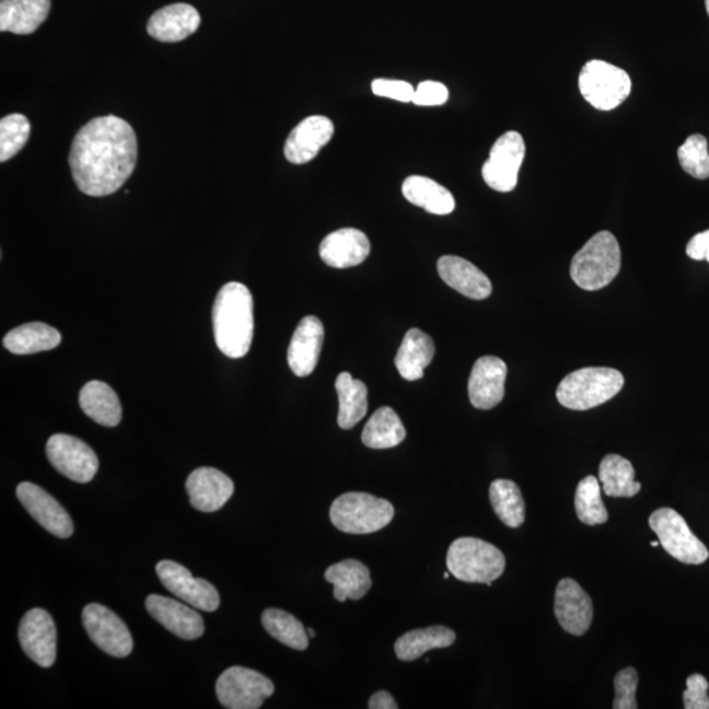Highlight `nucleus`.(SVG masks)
Masks as SVG:
<instances>
[{
	"label": "nucleus",
	"instance_id": "nucleus-1",
	"mask_svg": "<svg viewBox=\"0 0 709 709\" xmlns=\"http://www.w3.org/2000/svg\"><path fill=\"white\" fill-rule=\"evenodd\" d=\"M137 136L123 118L96 117L78 131L69 163L79 190L94 197L117 193L133 174Z\"/></svg>",
	"mask_w": 709,
	"mask_h": 709
},
{
	"label": "nucleus",
	"instance_id": "nucleus-2",
	"mask_svg": "<svg viewBox=\"0 0 709 709\" xmlns=\"http://www.w3.org/2000/svg\"><path fill=\"white\" fill-rule=\"evenodd\" d=\"M212 318L220 351L232 359L245 357L254 337V300L249 289L236 281L223 286L214 300Z\"/></svg>",
	"mask_w": 709,
	"mask_h": 709
},
{
	"label": "nucleus",
	"instance_id": "nucleus-3",
	"mask_svg": "<svg viewBox=\"0 0 709 709\" xmlns=\"http://www.w3.org/2000/svg\"><path fill=\"white\" fill-rule=\"evenodd\" d=\"M621 372L607 367L582 368L565 376L557 387L558 403L570 410H590L606 404L623 390Z\"/></svg>",
	"mask_w": 709,
	"mask_h": 709
},
{
	"label": "nucleus",
	"instance_id": "nucleus-4",
	"mask_svg": "<svg viewBox=\"0 0 709 709\" xmlns=\"http://www.w3.org/2000/svg\"><path fill=\"white\" fill-rule=\"evenodd\" d=\"M621 267L619 242L609 232H600L574 255L570 276L584 291H600L611 284Z\"/></svg>",
	"mask_w": 709,
	"mask_h": 709
},
{
	"label": "nucleus",
	"instance_id": "nucleus-5",
	"mask_svg": "<svg viewBox=\"0 0 709 709\" xmlns=\"http://www.w3.org/2000/svg\"><path fill=\"white\" fill-rule=\"evenodd\" d=\"M446 568L458 581L491 586L503 574L505 558L495 545L476 537H460L446 551Z\"/></svg>",
	"mask_w": 709,
	"mask_h": 709
},
{
	"label": "nucleus",
	"instance_id": "nucleus-6",
	"mask_svg": "<svg viewBox=\"0 0 709 709\" xmlns=\"http://www.w3.org/2000/svg\"><path fill=\"white\" fill-rule=\"evenodd\" d=\"M393 518V504L368 492H346L335 499L330 508L335 527L351 535L373 534L385 528Z\"/></svg>",
	"mask_w": 709,
	"mask_h": 709
},
{
	"label": "nucleus",
	"instance_id": "nucleus-7",
	"mask_svg": "<svg viewBox=\"0 0 709 709\" xmlns=\"http://www.w3.org/2000/svg\"><path fill=\"white\" fill-rule=\"evenodd\" d=\"M578 85L584 101L600 111L619 107L632 90V81L626 71L600 59L583 66Z\"/></svg>",
	"mask_w": 709,
	"mask_h": 709
},
{
	"label": "nucleus",
	"instance_id": "nucleus-8",
	"mask_svg": "<svg viewBox=\"0 0 709 709\" xmlns=\"http://www.w3.org/2000/svg\"><path fill=\"white\" fill-rule=\"evenodd\" d=\"M650 528L659 536L661 547L683 563L700 565L708 560L705 544L689 530L685 519L673 509H660L649 516Z\"/></svg>",
	"mask_w": 709,
	"mask_h": 709
},
{
	"label": "nucleus",
	"instance_id": "nucleus-9",
	"mask_svg": "<svg viewBox=\"0 0 709 709\" xmlns=\"http://www.w3.org/2000/svg\"><path fill=\"white\" fill-rule=\"evenodd\" d=\"M274 691L267 676L242 666L229 667L216 683L217 698L229 709H258Z\"/></svg>",
	"mask_w": 709,
	"mask_h": 709
},
{
	"label": "nucleus",
	"instance_id": "nucleus-10",
	"mask_svg": "<svg viewBox=\"0 0 709 709\" xmlns=\"http://www.w3.org/2000/svg\"><path fill=\"white\" fill-rule=\"evenodd\" d=\"M46 456L55 469L71 481L88 484L98 469L94 450L83 440L66 433H56L46 443Z\"/></svg>",
	"mask_w": 709,
	"mask_h": 709
},
{
	"label": "nucleus",
	"instance_id": "nucleus-11",
	"mask_svg": "<svg viewBox=\"0 0 709 709\" xmlns=\"http://www.w3.org/2000/svg\"><path fill=\"white\" fill-rule=\"evenodd\" d=\"M525 156L523 137L515 130L505 131L490 150L489 160L484 163L483 177L491 189L511 193L518 184L519 170Z\"/></svg>",
	"mask_w": 709,
	"mask_h": 709
},
{
	"label": "nucleus",
	"instance_id": "nucleus-12",
	"mask_svg": "<svg viewBox=\"0 0 709 709\" xmlns=\"http://www.w3.org/2000/svg\"><path fill=\"white\" fill-rule=\"evenodd\" d=\"M82 621L92 642L103 652L116 659H124L133 650V639L127 624L114 611L102 604L91 603L83 609Z\"/></svg>",
	"mask_w": 709,
	"mask_h": 709
},
{
	"label": "nucleus",
	"instance_id": "nucleus-13",
	"mask_svg": "<svg viewBox=\"0 0 709 709\" xmlns=\"http://www.w3.org/2000/svg\"><path fill=\"white\" fill-rule=\"evenodd\" d=\"M156 574L171 594L196 609L213 613L220 607V594L212 583L195 578L183 565L171 560L156 563Z\"/></svg>",
	"mask_w": 709,
	"mask_h": 709
},
{
	"label": "nucleus",
	"instance_id": "nucleus-14",
	"mask_svg": "<svg viewBox=\"0 0 709 709\" xmlns=\"http://www.w3.org/2000/svg\"><path fill=\"white\" fill-rule=\"evenodd\" d=\"M19 641L24 653L38 666L48 669L57 659V628L50 614L33 608L19 626Z\"/></svg>",
	"mask_w": 709,
	"mask_h": 709
},
{
	"label": "nucleus",
	"instance_id": "nucleus-15",
	"mask_svg": "<svg viewBox=\"0 0 709 709\" xmlns=\"http://www.w3.org/2000/svg\"><path fill=\"white\" fill-rule=\"evenodd\" d=\"M16 496L31 516L51 535L68 538L74 532V523H72L69 512L56 498H53L39 486L22 483L18 486Z\"/></svg>",
	"mask_w": 709,
	"mask_h": 709
},
{
	"label": "nucleus",
	"instance_id": "nucleus-16",
	"mask_svg": "<svg viewBox=\"0 0 709 709\" xmlns=\"http://www.w3.org/2000/svg\"><path fill=\"white\" fill-rule=\"evenodd\" d=\"M555 614L563 630L582 636L593 623V601L574 580L563 578L556 589Z\"/></svg>",
	"mask_w": 709,
	"mask_h": 709
},
{
	"label": "nucleus",
	"instance_id": "nucleus-17",
	"mask_svg": "<svg viewBox=\"0 0 709 709\" xmlns=\"http://www.w3.org/2000/svg\"><path fill=\"white\" fill-rule=\"evenodd\" d=\"M508 365L497 357L479 358L470 372L468 393L470 404L479 410H490L504 397Z\"/></svg>",
	"mask_w": 709,
	"mask_h": 709
},
{
	"label": "nucleus",
	"instance_id": "nucleus-18",
	"mask_svg": "<svg viewBox=\"0 0 709 709\" xmlns=\"http://www.w3.org/2000/svg\"><path fill=\"white\" fill-rule=\"evenodd\" d=\"M148 613L183 640H196L204 635V620L197 611L171 597L151 594L144 602Z\"/></svg>",
	"mask_w": 709,
	"mask_h": 709
},
{
	"label": "nucleus",
	"instance_id": "nucleus-19",
	"mask_svg": "<svg viewBox=\"0 0 709 709\" xmlns=\"http://www.w3.org/2000/svg\"><path fill=\"white\" fill-rule=\"evenodd\" d=\"M186 489L194 509L201 512H216L232 498L234 483L225 473L204 466L190 473Z\"/></svg>",
	"mask_w": 709,
	"mask_h": 709
},
{
	"label": "nucleus",
	"instance_id": "nucleus-20",
	"mask_svg": "<svg viewBox=\"0 0 709 709\" xmlns=\"http://www.w3.org/2000/svg\"><path fill=\"white\" fill-rule=\"evenodd\" d=\"M334 124L325 116H311L302 120L288 136L284 155L288 162L305 164L314 160L322 148L330 142Z\"/></svg>",
	"mask_w": 709,
	"mask_h": 709
},
{
	"label": "nucleus",
	"instance_id": "nucleus-21",
	"mask_svg": "<svg viewBox=\"0 0 709 709\" xmlns=\"http://www.w3.org/2000/svg\"><path fill=\"white\" fill-rule=\"evenodd\" d=\"M324 325L314 315L301 319L288 348V364L295 376L306 377L315 370L324 344Z\"/></svg>",
	"mask_w": 709,
	"mask_h": 709
},
{
	"label": "nucleus",
	"instance_id": "nucleus-22",
	"mask_svg": "<svg viewBox=\"0 0 709 709\" xmlns=\"http://www.w3.org/2000/svg\"><path fill=\"white\" fill-rule=\"evenodd\" d=\"M200 13L187 3L163 7L149 19L148 33L162 43H179L199 28Z\"/></svg>",
	"mask_w": 709,
	"mask_h": 709
},
{
	"label": "nucleus",
	"instance_id": "nucleus-23",
	"mask_svg": "<svg viewBox=\"0 0 709 709\" xmlns=\"http://www.w3.org/2000/svg\"><path fill=\"white\" fill-rule=\"evenodd\" d=\"M371 253V243L358 229L345 228L328 234L319 246V255L327 266L350 268L361 265Z\"/></svg>",
	"mask_w": 709,
	"mask_h": 709
},
{
	"label": "nucleus",
	"instance_id": "nucleus-24",
	"mask_svg": "<svg viewBox=\"0 0 709 709\" xmlns=\"http://www.w3.org/2000/svg\"><path fill=\"white\" fill-rule=\"evenodd\" d=\"M438 272L446 286L472 300H485L491 294V282L483 271L460 256L445 255L438 260Z\"/></svg>",
	"mask_w": 709,
	"mask_h": 709
},
{
	"label": "nucleus",
	"instance_id": "nucleus-25",
	"mask_svg": "<svg viewBox=\"0 0 709 709\" xmlns=\"http://www.w3.org/2000/svg\"><path fill=\"white\" fill-rule=\"evenodd\" d=\"M50 11V0H2L0 31L31 35L42 25Z\"/></svg>",
	"mask_w": 709,
	"mask_h": 709
},
{
	"label": "nucleus",
	"instance_id": "nucleus-26",
	"mask_svg": "<svg viewBox=\"0 0 709 709\" xmlns=\"http://www.w3.org/2000/svg\"><path fill=\"white\" fill-rule=\"evenodd\" d=\"M435 357V345L430 335L419 328L407 332L398 348L396 359L397 370L405 380L416 381L423 377L427 367Z\"/></svg>",
	"mask_w": 709,
	"mask_h": 709
},
{
	"label": "nucleus",
	"instance_id": "nucleus-27",
	"mask_svg": "<svg viewBox=\"0 0 709 709\" xmlns=\"http://www.w3.org/2000/svg\"><path fill=\"white\" fill-rule=\"evenodd\" d=\"M325 578L328 583L334 584V597L338 602L359 601L372 588L370 569L363 562L351 558L328 567Z\"/></svg>",
	"mask_w": 709,
	"mask_h": 709
},
{
	"label": "nucleus",
	"instance_id": "nucleus-28",
	"mask_svg": "<svg viewBox=\"0 0 709 709\" xmlns=\"http://www.w3.org/2000/svg\"><path fill=\"white\" fill-rule=\"evenodd\" d=\"M79 404L85 416L105 427H116L121 422L123 409L120 399L108 384L103 381H90L79 394Z\"/></svg>",
	"mask_w": 709,
	"mask_h": 709
},
{
	"label": "nucleus",
	"instance_id": "nucleus-29",
	"mask_svg": "<svg viewBox=\"0 0 709 709\" xmlns=\"http://www.w3.org/2000/svg\"><path fill=\"white\" fill-rule=\"evenodd\" d=\"M403 194L407 201L431 214H450L456 207L455 197L450 190L426 176L407 177L403 184Z\"/></svg>",
	"mask_w": 709,
	"mask_h": 709
},
{
	"label": "nucleus",
	"instance_id": "nucleus-30",
	"mask_svg": "<svg viewBox=\"0 0 709 709\" xmlns=\"http://www.w3.org/2000/svg\"><path fill=\"white\" fill-rule=\"evenodd\" d=\"M61 334L43 322H30L5 334L3 346L15 354L50 351L61 345Z\"/></svg>",
	"mask_w": 709,
	"mask_h": 709
},
{
	"label": "nucleus",
	"instance_id": "nucleus-31",
	"mask_svg": "<svg viewBox=\"0 0 709 709\" xmlns=\"http://www.w3.org/2000/svg\"><path fill=\"white\" fill-rule=\"evenodd\" d=\"M456 641L452 629L443 626H432L425 629H414L399 637L394 643V650L399 661L411 662L420 659L432 649L449 648Z\"/></svg>",
	"mask_w": 709,
	"mask_h": 709
},
{
	"label": "nucleus",
	"instance_id": "nucleus-32",
	"mask_svg": "<svg viewBox=\"0 0 709 709\" xmlns=\"http://www.w3.org/2000/svg\"><path fill=\"white\" fill-rule=\"evenodd\" d=\"M335 390L339 399L338 425L344 430L353 429L368 410L367 386L350 373L341 372L335 381Z\"/></svg>",
	"mask_w": 709,
	"mask_h": 709
},
{
	"label": "nucleus",
	"instance_id": "nucleus-33",
	"mask_svg": "<svg viewBox=\"0 0 709 709\" xmlns=\"http://www.w3.org/2000/svg\"><path fill=\"white\" fill-rule=\"evenodd\" d=\"M405 438V426L390 406L380 407L374 411L361 433L364 445L372 450L393 449L403 443Z\"/></svg>",
	"mask_w": 709,
	"mask_h": 709
},
{
	"label": "nucleus",
	"instance_id": "nucleus-34",
	"mask_svg": "<svg viewBox=\"0 0 709 709\" xmlns=\"http://www.w3.org/2000/svg\"><path fill=\"white\" fill-rule=\"evenodd\" d=\"M600 479L608 497L630 498L641 490V484L635 479L634 465L619 455H607L602 460Z\"/></svg>",
	"mask_w": 709,
	"mask_h": 709
},
{
	"label": "nucleus",
	"instance_id": "nucleus-35",
	"mask_svg": "<svg viewBox=\"0 0 709 709\" xmlns=\"http://www.w3.org/2000/svg\"><path fill=\"white\" fill-rule=\"evenodd\" d=\"M490 502L497 516L510 528H518L525 521V504L521 489L510 479H496L489 489Z\"/></svg>",
	"mask_w": 709,
	"mask_h": 709
},
{
	"label": "nucleus",
	"instance_id": "nucleus-36",
	"mask_svg": "<svg viewBox=\"0 0 709 709\" xmlns=\"http://www.w3.org/2000/svg\"><path fill=\"white\" fill-rule=\"evenodd\" d=\"M263 627L284 646L294 650H305L309 647V636L302 623L286 611L268 608L261 614Z\"/></svg>",
	"mask_w": 709,
	"mask_h": 709
},
{
	"label": "nucleus",
	"instance_id": "nucleus-37",
	"mask_svg": "<svg viewBox=\"0 0 709 709\" xmlns=\"http://www.w3.org/2000/svg\"><path fill=\"white\" fill-rule=\"evenodd\" d=\"M574 503L577 516L582 523L597 525L608 521V511L602 501L601 485L596 477H584L578 484Z\"/></svg>",
	"mask_w": 709,
	"mask_h": 709
},
{
	"label": "nucleus",
	"instance_id": "nucleus-38",
	"mask_svg": "<svg viewBox=\"0 0 709 709\" xmlns=\"http://www.w3.org/2000/svg\"><path fill=\"white\" fill-rule=\"evenodd\" d=\"M31 124L22 114H12L0 121V162L15 156L28 142Z\"/></svg>",
	"mask_w": 709,
	"mask_h": 709
},
{
	"label": "nucleus",
	"instance_id": "nucleus-39",
	"mask_svg": "<svg viewBox=\"0 0 709 709\" xmlns=\"http://www.w3.org/2000/svg\"><path fill=\"white\" fill-rule=\"evenodd\" d=\"M678 160L683 170L695 179L709 177L708 141L705 136L693 135L678 149Z\"/></svg>",
	"mask_w": 709,
	"mask_h": 709
},
{
	"label": "nucleus",
	"instance_id": "nucleus-40",
	"mask_svg": "<svg viewBox=\"0 0 709 709\" xmlns=\"http://www.w3.org/2000/svg\"><path fill=\"white\" fill-rule=\"evenodd\" d=\"M639 685V674L634 667L620 670L615 676V709H637L636 689Z\"/></svg>",
	"mask_w": 709,
	"mask_h": 709
},
{
	"label": "nucleus",
	"instance_id": "nucleus-41",
	"mask_svg": "<svg viewBox=\"0 0 709 709\" xmlns=\"http://www.w3.org/2000/svg\"><path fill=\"white\" fill-rule=\"evenodd\" d=\"M687 688L683 693L686 709H709V683L701 674H693L687 678Z\"/></svg>",
	"mask_w": 709,
	"mask_h": 709
},
{
	"label": "nucleus",
	"instance_id": "nucleus-42",
	"mask_svg": "<svg viewBox=\"0 0 709 709\" xmlns=\"http://www.w3.org/2000/svg\"><path fill=\"white\" fill-rule=\"evenodd\" d=\"M372 92L376 96L390 97L400 103L412 102L416 89L410 83L404 81H390V79H374L372 82Z\"/></svg>",
	"mask_w": 709,
	"mask_h": 709
},
{
	"label": "nucleus",
	"instance_id": "nucleus-43",
	"mask_svg": "<svg viewBox=\"0 0 709 709\" xmlns=\"http://www.w3.org/2000/svg\"><path fill=\"white\" fill-rule=\"evenodd\" d=\"M450 92L443 83L426 81L419 83L414 92L412 103L420 107H433L449 101Z\"/></svg>",
	"mask_w": 709,
	"mask_h": 709
},
{
	"label": "nucleus",
	"instance_id": "nucleus-44",
	"mask_svg": "<svg viewBox=\"0 0 709 709\" xmlns=\"http://www.w3.org/2000/svg\"><path fill=\"white\" fill-rule=\"evenodd\" d=\"M686 253L694 260L709 261V230L694 235L687 243Z\"/></svg>",
	"mask_w": 709,
	"mask_h": 709
},
{
	"label": "nucleus",
	"instance_id": "nucleus-45",
	"mask_svg": "<svg viewBox=\"0 0 709 709\" xmlns=\"http://www.w3.org/2000/svg\"><path fill=\"white\" fill-rule=\"evenodd\" d=\"M368 708L370 709H397L398 705L396 700L393 699V696L386 691H379L371 696L370 702H368Z\"/></svg>",
	"mask_w": 709,
	"mask_h": 709
},
{
	"label": "nucleus",
	"instance_id": "nucleus-46",
	"mask_svg": "<svg viewBox=\"0 0 709 709\" xmlns=\"http://www.w3.org/2000/svg\"><path fill=\"white\" fill-rule=\"evenodd\" d=\"M306 632H307V636H309V637H312V639H314V637H315L314 629L309 628V629H306Z\"/></svg>",
	"mask_w": 709,
	"mask_h": 709
},
{
	"label": "nucleus",
	"instance_id": "nucleus-47",
	"mask_svg": "<svg viewBox=\"0 0 709 709\" xmlns=\"http://www.w3.org/2000/svg\"><path fill=\"white\" fill-rule=\"evenodd\" d=\"M659 545H660V541H659V542H652V547H653V548L659 547Z\"/></svg>",
	"mask_w": 709,
	"mask_h": 709
},
{
	"label": "nucleus",
	"instance_id": "nucleus-48",
	"mask_svg": "<svg viewBox=\"0 0 709 709\" xmlns=\"http://www.w3.org/2000/svg\"><path fill=\"white\" fill-rule=\"evenodd\" d=\"M706 10H707V13H708V16H709V0H706Z\"/></svg>",
	"mask_w": 709,
	"mask_h": 709
},
{
	"label": "nucleus",
	"instance_id": "nucleus-49",
	"mask_svg": "<svg viewBox=\"0 0 709 709\" xmlns=\"http://www.w3.org/2000/svg\"><path fill=\"white\" fill-rule=\"evenodd\" d=\"M450 574H451L450 571H449V573H444L445 580H449Z\"/></svg>",
	"mask_w": 709,
	"mask_h": 709
}]
</instances>
